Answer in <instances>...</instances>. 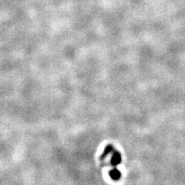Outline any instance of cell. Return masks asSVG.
I'll use <instances>...</instances> for the list:
<instances>
[{"label":"cell","instance_id":"obj_1","mask_svg":"<svg viewBox=\"0 0 185 185\" xmlns=\"http://www.w3.org/2000/svg\"><path fill=\"white\" fill-rule=\"evenodd\" d=\"M112 153H113V155H112V158L111 160V163L113 166H117L121 162V155L118 152H117L114 149L112 151Z\"/></svg>","mask_w":185,"mask_h":185},{"label":"cell","instance_id":"obj_2","mask_svg":"<svg viewBox=\"0 0 185 185\" xmlns=\"http://www.w3.org/2000/svg\"><path fill=\"white\" fill-rule=\"evenodd\" d=\"M110 177L113 179V180H119L121 177V173L119 170H117V168L115 169H112V170L110 171Z\"/></svg>","mask_w":185,"mask_h":185},{"label":"cell","instance_id":"obj_3","mask_svg":"<svg viewBox=\"0 0 185 185\" xmlns=\"http://www.w3.org/2000/svg\"><path fill=\"white\" fill-rule=\"evenodd\" d=\"M113 147H112V146L111 145H108L106 147H105V151H104V153H103V154L101 155V157H100V159L102 160V159H105V156H107V155L109 154L110 153H111L112 151H113Z\"/></svg>","mask_w":185,"mask_h":185}]
</instances>
